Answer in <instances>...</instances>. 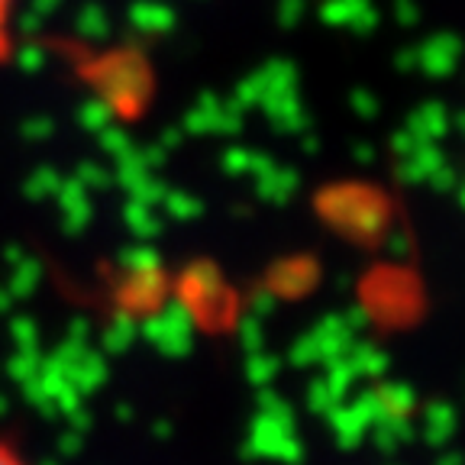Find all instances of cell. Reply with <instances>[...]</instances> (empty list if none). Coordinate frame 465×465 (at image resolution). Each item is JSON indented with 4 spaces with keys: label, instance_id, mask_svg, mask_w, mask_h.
<instances>
[{
    "label": "cell",
    "instance_id": "2",
    "mask_svg": "<svg viewBox=\"0 0 465 465\" xmlns=\"http://www.w3.org/2000/svg\"><path fill=\"white\" fill-rule=\"evenodd\" d=\"M7 16H10V0H0V33L7 26Z\"/></svg>",
    "mask_w": 465,
    "mask_h": 465
},
{
    "label": "cell",
    "instance_id": "1",
    "mask_svg": "<svg viewBox=\"0 0 465 465\" xmlns=\"http://www.w3.org/2000/svg\"><path fill=\"white\" fill-rule=\"evenodd\" d=\"M0 465H26V462H23V459L16 456L14 450H7V446L0 443Z\"/></svg>",
    "mask_w": 465,
    "mask_h": 465
},
{
    "label": "cell",
    "instance_id": "3",
    "mask_svg": "<svg viewBox=\"0 0 465 465\" xmlns=\"http://www.w3.org/2000/svg\"><path fill=\"white\" fill-rule=\"evenodd\" d=\"M4 304H7V294H4V291H0V307H4Z\"/></svg>",
    "mask_w": 465,
    "mask_h": 465
}]
</instances>
